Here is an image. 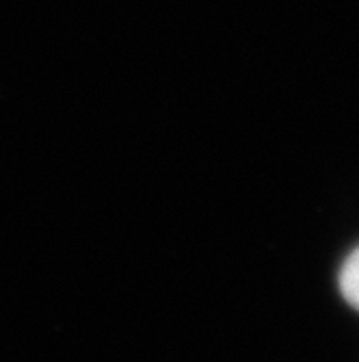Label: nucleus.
Instances as JSON below:
<instances>
[{"mask_svg": "<svg viewBox=\"0 0 359 362\" xmlns=\"http://www.w3.org/2000/svg\"><path fill=\"white\" fill-rule=\"evenodd\" d=\"M340 291L344 300L359 310V247L346 258L340 272Z\"/></svg>", "mask_w": 359, "mask_h": 362, "instance_id": "1", "label": "nucleus"}]
</instances>
